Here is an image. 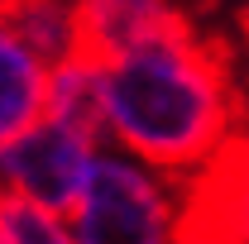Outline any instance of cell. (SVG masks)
Segmentation results:
<instances>
[{
  "label": "cell",
  "instance_id": "obj_4",
  "mask_svg": "<svg viewBox=\"0 0 249 244\" xmlns=\"http://www.w3.org/2000/svg\"><path fill=\"white\" fill-rule=\"evenodd\" d=\"M173 244H249V124L182 177Z\"/></svg>",
  "mask_w": 249,
  "mask_h": 244
},
{
  "label": "cell",
  "instance_id": "obj_2",
  "mask_svg": "<svg viewBox=\"0 0 249 244\" xmlns=\"http://www.w3.org/2000/svg\"><path fill=\"white\" fill-rule=\"evenodd\" d=\"M72 244H173L168 187L120 153H96L72 201Z\"/></svg>",
  "mask_w": 249,
  "mask_h": 244
},
{
  "label": "cell",
  "instance_id": "obj_9",
  "mask_svg": "<svg viewBox=\"0 0 249 244\" xmlns=\"http://www.w3.org/2000/svg\"><path fill=\"white\" fill-rule=\"evenodd\" d=\"M0 244H15V240H10V230H5V220H0Z\"/></svg>",
  "mask_w": 249,
  "mask_h": 244
},
{
  "label": "cell",
  "instance_id": "obj_1",
  "mask_svg": "<svg viewBox=\"0 0 249 244\" xmlns=\"http://www.w3.org/2000/svg\"><path fill=\"white\" fill-rule=\"evenodd\" d=\"M106 129L163 177H192L245 129L249 101L235 82V53L178 10L158 34L101 72Z\"/></svg>",
  "mask_w": 249,
  "mask_h": 244
},
{
  "label": "cell",
  "instance_id": "obj_7",
  "mask_svg": "<svg viewBox=\"0 0 249 244\" xmlns=\"http://www.w3.org/2000/svg\"><path fill=\"white\" fill-rule=\"evenodd\" d=\"M0 220L15 244H72V235L53 220V211L34 206L29 196H15L5 187H0Z\"/></svg>",
  "mask_w": 249,
  "mask_h": 244
},
{
  "label": "cell",
  "instance_id": "obj_8",
  "mask_svg": "<svg viewBox=\"0 0 249 244\" xmlns=\"http://www.w3.org/2000/svg\"><path fill=\"white\" fill-rule=\"evenodd\" d=\"M240 34H245V48H249V0H240Z\"/></svg>",
  "mask_w": 249,
  "mask_h": 244
},
{
  "label": "cell",
  "instance_id": "obj_3",
  "mask_svg": "<svg viewBox=\"0 0 249 244\" xmlns=\"http://www.w3.org/2000/svg\"><path fill=\"white\" fill-rule=\"evenodd\" d=\"M96 158V134L72 120L43 115L24 129L19 139H10L0 149V187L15 196H29L43 211H72V201L82 196L87 168Z\"/></svg>",
  "mask_w": 249,
  "mask_h": 244
},
{
  "label": "cell",
  "instance_id": "obj_5",
  "mask_svg": "<svg viewBox=\"0 0 249 244\" xmlns=\"http://www.w3.org/2000/svg\"><path fill=\"white\" fill-rule=\"evenodd\" d=\"M178 15L173 0H72V53L67 62L106 72L134 43H144Z\"/></svg>",
  "mask_w": 249,
  "mask_h": 244
},
{
  "label": "cell",
  "instance_id": "obj_6",
  "mask_svg": "<svg viewBox=\"0 0 249 244\" xmlns=\"http://www.w3.org/2000/svg\"><path fill=\"white\" fill-rule=\"evenodd\" d=\"M48 62L0 19V149L43 120L48 110Z\"/></svg>",
  "mask_w": 249,
  "mask_h": 244
}]
</instances>
